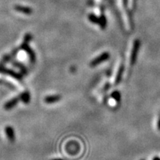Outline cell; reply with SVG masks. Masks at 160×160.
<instances>
[{"label": "cell", "instance_id": "d6986e66", "mask_svg": "<svg viewBox=\"0 0 160 160\" xmlns=\"http://www.w3.org/2000/svg\"><path fill=\"white\" fill-rule=\"evenodd\" d=\"M141 160H144V159H141Z\"/></svg>", "mask_w": 160, "mask_h": 160}, {"label": "cell", "instance_id": "5b68a950", "mask_svg": "<svg viewBox=\"0 0 160 160\" xmlns=\"http://www.w3.org/2000/svg\"><path fill=\"white\" fill-rule=\"evenodd\" d=\"M20 102V98L19 96V97H16L13 99L8 100L7 102H5L4 104V109L6 110V111H10V110L13 109V108L16 107L18 103Z\"/></svg>", "mask_w": 160, "mask_h": 160}, {"label": "cell", "instance_id": "2e32d148", "mask_svg": "<svg viewBox=\"0 0 160 160\" xmlns=\"http://www.w3.org/2000/svg\"><path fill=\"white\" fill-rule=\"evenodd\" d=\"M157 128L160 131V117L159 118V119H158V122H157Z\"/></svg>", "mask_w": 160, "mask_h": 160}, {"label": "cell", "instance_id": "8fae6325", "mask_svg": "<svg viewBox=\"0 0 160 160\" xmlns=\"http://www.w3.org/2000/svg\"><path fill=\"white\" fill-rule=\"evenodd\" d=\"M124 71V66L121 65L120 68H119V71H118V73L117 76H116V79H115V85H117V84L119 83L120 80L122 79V75Z\"/></svg>", "mask_w": 160, "mask_h": 160}, {"label": "cell", "instance_id": "277c9868", "mask_svg": "<svg viewBox=\"0 0 160 160\" xmlns=\"http://www.w3.org/2000/svg\"><path fill=\"white\" fill-rule=\"evenodd\" d=\"M110 58V53L109 52H104L103 53H102L101 55L98 56L97 58L93 59L90 63V66L92 68L96 67L99 64L104 62L107 61L108 59H109Z\"/></svg>", "mask_w": 160, "mask_h": 160}, {"label": "cell", "instance_id": "30bf717a", "mask_svg": "<svg viewBox=\"0 0 160 160\" xmlns=\"http://www.w3.org/2000/svg\"><path fill=\"white\" fill-rule=\"evenodd\" d=\"M12 60H13V59L11 54H5L3 56L1 60H0V65H5V64L11 62Z\"/></svg>", "mask_w": 160, "mask_h": 160}, {"label": "cell", "instance_id": "9a60e30c", "mask_svg": "<svg viewBox=\"0 0 160 160\" xmlns=\"http://www.w3.org/2000/svg\"><path fill=\"white\" fill-rule=\"evenodd\" d=\"M0 85H5V86H7V87L10 88H14V86H13V85H11L9 82H5V81H3V80H0Z\"/></svg>", "mask_w": 160, "mask_h": 160}, {"label": "cell", "instance_id": "5bb4252c", "mask_svg": "<svg viewBox=\"0 0 160 160\" xmlns=\"http://www.w3.org/2000/svg\"><path fill=\"white\" fill-rule=\"evenodd\" d=\"M111 97L114 99L117 102H119L120 101V97H121V96H120V93L119 91H114L113 93L111 94Z\"/></svg>", "mask_w": 160, "mask_h": 160}, {"label": "cell", "instance_id": "4fadbf2b", "mask_svg": "<svg viewBox=\"0 0 160 160\" xmlns=\"http://www.w3.org/2000/svg\"><path fill=\"white\" fill-rule=\"evenodd\" d=\"M88 19L92 23L97 24V25H99V17H97V16L93 14V13H91V14L88 16Z\"/></svg>", "mask_w": 160, "mask_h": 160}, {"label": "cell", "instance_id": "7c38bea8", "mask_svg": "<svg viewBox=\"0 0 160 160\" xmlns=\"http://www.w3.org/2000/svg\"><path fill=\"white\" fill-rule=\"evenodd\" d=\"M99 25L100 26V28H102V29H105L107 26V19L105 16L103 14L99 17Z\"/></svg>", "mask_w": 160, "mask_h": 160}, {"label": "cell", "instance_id": "3957f363", "mask_svg": "<svg viewBox=\"0 0 160 160\" xmlns=\"http://www.w3.org/2000/svg\"><path fill=\"white\" fill-rule=\"evenodd\" d=\"M20 49L23 50L24 51H25L27 53L28 56L29 57L30 62L31 63H35L36 62V59H37V57H36V53L34 51H33L31 48V47L28 45V42H24L22 44L21 47H20Z\"/></svg>", "mask_w": 160, "mask_h": 160}, {"label": "cell", "instance_id": "8992f818", "mask_svg": "<svg viewBox=\"0 0 160 160\" xmlns=\"http://www.w3.org/2000/svg\"><path fill=\"white\" fill-rule=\"evenodd\" d=\"M11 64L13 67L17 68L19 69L20 73H21L23 76H26L28 73V70L27 68H26V66L25 65H23L22 63L20 62L13 59L11 61Z\"/></svg>", "mask_w": 160, "mask_h": 160}, {"label": "cell", "instance_id": "ba28073f", "mask_svg": "<svg viewBox=\"0 0 160 160\" xmlns=\"http://www.w3.org/2000/svg\"><path fill=\"white\" fill-rule=\"evenodd\" d=\"M62 99V96L59 94H56V95H51V96H47L44 101L46 104H53L60 101Z\"/></svg>", "mask_w": 160, "mask_h": 160}, {"label": "cell", "instance_id": "9c48e42d", "mask_svg": "<svg viewBox=\"0 0 160 160\" xmlns=\"http://www.w3.org/2000/svg\"><path fill=\"white\" fill-rule=\"evenodd\" d=\"M19 98L22 102L28 105L31 102V93L28 91H24L22 93H20Z\"/></svg>", "mask_w": 160, "mask_h": 160}, {"label": "cell", "instance_id": "52a82bcc", "mask_svg": "<svg viewBox=\"0 0 160 160\" xmlns=\"http://www.w3.org/2000/svg\"><path fill=\"white\" fill-rule=\"evenodd\" d=\"M5 133L6 136H7L8 139L11 142H13L16 139V136H15V131L13 127L11 126H6L5 128Z\"/></svg>", "mask_w": 160, "mask_h": 160}, {"label": "cell", "instance_id": "6da1fadb", "mask_svg": "<svg viewBox=\"0 0 160 160\" xmlns=\"http://www.w3.org/2000/svg\"><path fill=\"white\" fill-rule=\"evenodd\" d=\"M0 73L10 76V77L13 78V79H17V81L22 82L23 79V75L21 73H18V72L13 71V70L5 68V65H0Z\"/></svg>", "mask_w": 160, "mask_h": 160}, {"label": "cell", "instance_id": "7a4b0ae2", "mask_svg": "<svg viewBox=\"0 0 160 160\" xmlns=\"http://www.w3.org/2000/svg\"><path fill=\"white\" fill-rule=\"evenodd\" d=\"M140 45H141V42H140L139 39H135L134 42H133V48H132L131 53V57H130V62H131V65H133L137 61V58L138 56V53H139Z\"/></svg>", "mask_w": 160, "mask_h": 160}, {"label": "cell", "instance_id": "ac0fdd59", "mask_svg": "<svg viewBox=\"0 0 160 160\" xmlns=\"http://www.w3.org/2000/svg\"><path fill=\"white\" fill-rule=\"evenodd\" d=\"M51 160H64V159H53Z\"/></svg>", "mask_w": 160, "mask_h": 160}, {"label": "cell", "instance_id": "e0dca14e", "mask_svg": "<svg viewBox=\"0 0 160 160\" xmlns=\"http://www.w3.org/2000/svg\"><path fill=\"white\" fill-rule=\"evenodd\" d=\"M152 160H160V158L158 157H156L154 158H153V159Z\"/></svg>", "mask_w": 160, "mask_h": 160}]
</instances>
